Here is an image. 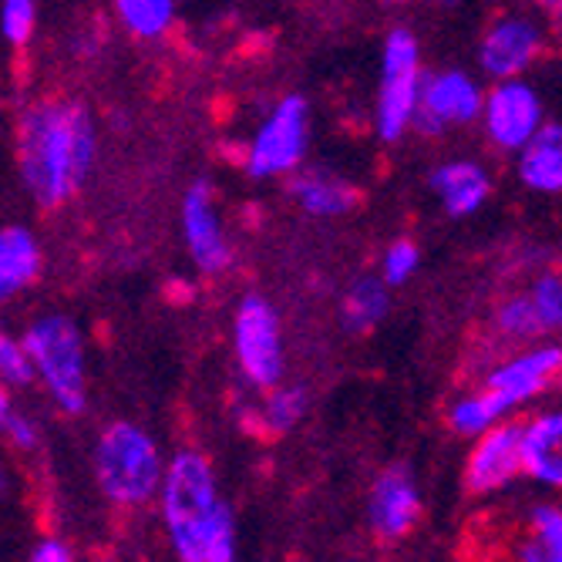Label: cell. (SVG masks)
Segmentation results:
<instances>
[{
  "label": "cell",
  "instance_id": "22",
  "mask_svg": "<svg viewBox=\"0 0 562 562\" xmlns=\"http://www.w3.org/2000/svg\"><path fill=\"white\" fill-rule=\"evenodd\" d=\"M122 27L142 41H159L176 24V0H115Z\"/></svg>",
  "mask_w": 562,
  "mask_h": 562
},
{
  "label": "cell",
  "instance_id": "35",
  "mask_svg": "<svg viewBox=\"0 0 562 562\" xmlns=\"http://www.w3.org/2000/svg\"><path fill=\"white\" fill-rule=\"evenodd\" d=\"M435 4H454V0H435Z\"/></svg>",
  "mask_w": 562,
  "mask_h": 562
},
{
  "label": "cell",
  "instance_id": "4",
  "mask_svg": "<svg viewBox=\"0 0 562 562\" xmlns=\"http://www.w3.org/2000/svg\"><path fill=\"white\" fill-rule=\"evenodd\" d=\"M422 44L407 27H391L381 47V75L374 98V132L381 142H397L415 128L425 88Z\"/></svg>",
  "mask_w": 562,
  "mask_h": 562
},
{
  "label": "cell",
  "instance_id": "12",
  "mask_svg": "<svg viewBox=\"0 0 562 562\" xmlns=\"http://www.w3.org/2000/svg\"><path fill=\"white\" fill-rule=\"evenodd\" d=\"M182 239L192 263L206 273L220 277L233 267V246L223 229V216L216 210V192L210 182H192L182 195Z\"/></svg>",
  "mask_w": 562,
  "mask_h": 562
},
{
  "label": "cell",
  "instance_id": "2",
  "mask_svg": "<svg viewBox=\"0 0 562 562\" xmlns=\"http://www.w3.org/2000/svg\"><path fill=\"white\" fill-rule=\"evenodd\" d=\"M94 151L98 138L91 115L75 101H37L21 115V179L47 210L78 195L91 176Z\"/></svg>",
  "mask_w": 562,
  "mask_h": 562
},
{
  "label": "cell",
  "instance_id": "17",
  "mask_svg": "<svg viewBox=\"0 0 562 562\" xmlns=\"http://www.w3.org/2000/svg\"><path fill=\"white\" fill-rule=\"evenodd\" d=\"M290 199L314 220H340L353 213L357 189L330 169H296L290 176Z\"/></svg>",
  "mask_w": 562,
  "mask_h": 562
},
{
  "label": "cell",
  "instance_id": "26",
  "mask_svg": "<svg viewBox=\"0 0 562 562\" xmlns=\"http://www.w3.org/2000/svg\"><path fill=\"white\" fill-rule=\"evenodd\" d=\"M546 334L562 330V273H539L526 290Z\"/></svg>",
  "mask_w": 562,
  "mask_h": 562
},
{
  "label": "cell",
  "instance_id": "27",
  "mask_svg": "<svg viewBox=\"0 0 562 562\" xmlns=\"http://www.w3.org/2000/svg\"><path fill=\"white\" fill-rule=\"evenodd\" d=\"M422 267V249L412 239H394L381 257V280L387 286H404Z\"/></svg>",
  "mask_w": 562,
  "mask_h": 562
},
{
  "label": "cell",
  "instance_id": "3",
  "mask_svg": "<svg viewBox=\"0 0 562 562\" xmlns=\"http://www.w3.org/2000/svg\"><path fill=\"white\" fill-rule=\"evenodd\" d=\"M169 458L159 441L132 422H115L94 445V479L119 508H142L159 498Z\"/></svg>",
  "mask_w": 562,
  "mask_h": 562
},
{
  "label": "cell",
  "instance_id": "23",
  "mask_svg": "<svg viewBox=\"0 0 562 562\" xmlns=\"http://www.w3.org/2000/svg\"><path fill=\"white\" fill-rule=\"evenodd\" d=\"M498 422H505V418H502V412L495 407V401L488 397L485 387L454 397L448 407V425L454 435H462V438H479L482 431H488Z\"/></svg>",
  "mask_w": 562,
  "mask_h": 562
},
{
  "label": "cell",
  "instance_id": "16",
  "mask_svg": "<svg viewBox=\"0 0 562 562\" xmlns=\"http://www.w3.org/2000/svg\"><path fill=\"white\" fill-rule=\"evenodd\" d=\"M431 192L438 195L441 210L454 220L475 216L488 195H492V176L475 159H448L431 172Z\"/></svg>",
  "mask_w": 562,
  "mask_h": 562
},
{
  "label": "cell",
  "instance_id": "34",
  "mask_svg": "<svg viewBox=\"0 0 562 562\" xmlns=\"http://www.w3.org/2000/svg\"><path fill=\"white\" fill-rule=\"evenodd\" d=\"M536 4H542V8H549V11H552V0H536Z\"/></svg>",
  "mask_w": 562,
  "mask_h": 562
},
{
  "label": "cell",
  "instance_id": "31",
  "mask_svg": "<svg viewBox=\"0 0 562 562\" xmlns=\"http://www.w3.org/2000/svg\"><path fill=\"white\" fill-rule=\"evenodd\" d=\"M31 559L34 562H71L75 555H71V549L61 539H44V542H37Z\"/></svg>",
  "mask_w": 562,
  "mask_h": 562
},
{
  "label": "cell",
  "instance_id": "15",
  "mask_svg": "<svg viewBox=\"0 0 562 562\" xmlns=\"http://www.w3.org/2000/svg\"><path fill=\"white\" fill-rule=\"evenodd\" d=\"M522 458L529 482L562 492V401L536 407L522 422Z\"/></svg>",
  "mask_w": 562,
  "mask_h": 562
},
{
  "label": "cell",
  "instance_id": "1",
  "mask_svg": "<svg viewBox=\"0 0 562 562\" xmlns=\"http://www.w3.org/2000/svg\"><path fill=\"white\" fill-rule=\"evenodd\" d=\"M159 513L172 552L182 562H233L236 549V516L220 495V479L213 462L195 448H182L169 458Z\"/></svg>",
  "mask_w": 562,
  "mask_h": 562
},
{
  "label": "cell",
  "instance_id": "19",
  "mask_svg": "<svg viewBox=\"0 0 562 562\" xmlns=\"http://www.w3.org/2000/svg\"><path fill=\"white\" fill-rule=\"evenodd\" d=\"M513 555L522 562H562V502H536L526 508Z\"/></svg>",
  "mask_w": 562,
  "mask_h": 562
},
{
  "label": "cell",
  "instance_id": "10",
  "mask_svg": "<svg viewBox=\"0 0 562 562\" xmlns=\"http://www.w3.org/2000/svg\"><path fill=\"white\" fill-rule=\"evenodd\" d=\"M485 105V88L475 75L462 68H445V71H428L415 128L422 135H445L451 128H465L482 119Z\"/></svg>",
  "mask_w": 562,
  "mask_h": 562
},
{
  "label": "cell",
  "instance_id": "33",
  "mask_svg": "<svg viewBox=\"0 0 562 562\" xmlns=\"http://www.w3.org/2000/svg\"><path fill=\"white\" fill-rule=\"evenodd\" d=\"M552 11H555V14L562 18V0H552Z\"/></svg>",
  "mask_w": 562,
  "mask_h": 562
},
{
  "label": "cell",
  "instance_id": "8",
  "mask_svg": "<svg viewBox=\"0 0 562 562\" xmlns=\"http://www.w3.org/2000/svg\"><path fill=\"white\" fill-rule=\"evenodd\" d=\"M562 381V344H529L485 374L482 387L495 401L502 418H513L532 401L546 397Z\"/></svg>",
  "mask_w": 562,
  "mask_h": 562
},
{
  "label": "cell",
  "instance_id": "5",
  "mask_svg": "<svg viewBox=\"0 0 562 562\" xmlns=\"http://www.w3.org/2000/svg\"><path fill=\"white\" fill-rule=\"evenodd\" d=\"M24 347L31 353L34 374L55 397L65 415H81L88 404V364L85 340L75 321L68 317H41L24 334Z\"/></svg>",
  "mask_w": 562,
  "mask_h": 562
},
{
  "label": "cell",
  "instance_id": "32",
  "mask_svg": "<svg viewBox=\"0 0 562 562\" xmlns=\"http://www.w3.org/2000/svg\"><path fill=\"white\" fill-rule=\"evenodd\" d=\"M11 492V475H8V469L0 465V498H4Z\"/></svg>",
  "mask_w": 562,
  "mask_h": 562
},
{
  "label": "cell",
  "instance_id": "30",
  "mask_svg": "<svg viewBox=\"0 0 562 562\" xmlns=\"http://www.w3.org/2000/svg\"><path fill=\"white\" fill-rule=\"evenodd\" d=\"M0 435L11 438L18 448H34L37 445V428L14 412V404H11V394H8V384L0 381Z\"/></svg>",
  "mask_w": 562,
  "mask_h": 562
},
{
  "label": "cell",
  "instance_id": "14",
  "mask_svg": "<svg viewBox=\"0 0 562 562\" xmlns=\"http://www.w3.org/2000/svg\"><path fill=\"white\" fill-rule=\"evenodd\" d=\"M422 522V488L412 472L394 465L381 472L368 492V526L378 539L397 542Z\"/></svg>",
  "mask_w": 562,
  "mask_h": 562
},
{
  "label": "cell",
  "instance_id": "11",
  "mask_svg": "<svg viewBox=\"0 0 562 562\" xmlns=\"http://www.w3.org/2000/svg\"><path fill=\"white\" fill-rule=\"evenodd\" d=\"M522 475V422L505 418L472 438V451L465 458V488L472 495H498Z\"/></svg>",
  "mask_w": 562,
  "mask_h": 562
},
{
  "label": "cell",
  "instance_id": "6",
  "mask_svg": "<svg viewBox=\"0 0 562 562\" xmlns=\"http://www.w3.org/2000/svg\"><path fill=\"white\" fill-rule=\"evenodd\" d=\"M311 148V105L303 94H283L263 115L243 151V169L249 179H280L303 169Z\"/></svg>",
  "mask_w": 562,
  "mask_h": 562
},
{
  "label": "cell",
  "instance_id": "25",
  "mask_svg": "<svg viewBox=\"0 0 562 562\" xmlns=\"http://www.w3.org/2000/svg\"><path fill=\"white\" fill-rule=\"evenodd\" d=\"M495 330L505 337V340H516V344H536L546 330L539 324V314L529 300V293H516L498 303L495 311Z\"/></svg>",
  "mask_w": 562,
  "mask_h": 562
},
{
  "label": "cell",
  "instance_id": "28",
  "mask_svg": "<svg viewBox=\"0 0 562 562\" xmlns=\"http://www.w3.org/2000/svg\"><path fill=\"white\" fill-rule=\"evenodd\" d=\"M34 378L37 374H34V364H31V353H27L24 340L0 334V381H4L8 387H24Z\"/></svg>",
  "mask_w": 562,
  "mask_h": 562
},
{
  "label": "cell",
  "instance_id": "21",
  "mask_svg": "<svg viewBox=\"0 0 562 562\" xmlns=\"http://www.w3.org/2000/svg\"><path fill=\"white\" fill-rule=\"evenodd\" d=\"M387 283L381 277H361L353 280L340 300V321L350 334H368L374 330L384 317H387V306H391V296H387Z\"/></svg>",
  "mask_w": 562,
  "mask_h": 562
},
{
  "label": "cell",
  "instance_id": "7",
  "mask_svg": "<svg viewBox=\"0 0 562 562\" xmlns=\"http://www.w3.org/2000/svg\"><path fill=\"white\" fill-rule=\"evenodd\" d=\"M233 353L239 374L257 391H270L283 381V324L267 296L249 293L239 300L233 314Z\"/></svg>",
  "mask_w": 562,
  "mask_h": 562
},
{
  "label": "cell",
  "instance_id": "18",
  "mask_svg": "<svg viewBox=\"0 0 562 562\" xmlns=\"http://www.w3.org/2000/svg\"><path fill=\"white\" fill-rule=\"evenodd\" d=\"M516 176L529 192H562V122H546L536 138H529L516 151Z\"/></svg>",
  "mask_w": 562,
  "mask_h": 562
},
{
  "label": "cell",
  "instance_id": "29",
  "mask_svg": "<svg viewBox=\"0 0 562 562\" xmlns=\"http://www.w3.org/2000/svg\"><path fill=\"white\" fill-rule=\"evenodd\" d=\"M34 31V0H4L0 8V34L8 44L21 47L31 41Z\"/></svg>",
  "mask_w": 562,
  "mask_h": 562
},
{
  "label": "cell",
  "instance_id": "20",
  "mask_svg": "<svg viewBox=\"0 0 562 562\" xmlns=\"http://www.w3.org/2000/svg\"><path fill=\"white\" fill-rule=\"evenodd\" d=\"M41 273V246L37 239L21 229H0V303H8L21 290H27Z\"/></svg>",
  "mask_w": 562,
  "mask_h": 562
},
{
  "label": "cell",
  "instance_id": "24",
  "mask_svg": "<svg viewBox=\"0 0 562 562\" xmlns=\"http://www.w3.org/2000/svg\"><path fill=\"white\" fill-rule=\"evenodd\" d=\"M263 407H260V425L270 435H286L306 418V391L296 384H277L263 391Z\"/></svg>",
  "mask_w": 562,
  "mask_h": 562
},
{
  "label": "cell",
  "instance_id": "9",
  "mask_svg": "<svg viewBox=\"0 0 562 562\" xmlns=\"http://www.w3.org/2000/svg\"><path fill=\"white\" fill-rule=\"evenodd\" d=\"M482 132L498 151H516L536 138V132L546 125V105L542 94L532 81L522 78H502L485 88V105H482Z\"/></svg>",
  "mask_w": 562,
  "mask_h": 562
},
{
  "label": "cell",
  "instance_id": "13",
  "mask_svg": "<svg viewBox=\"0 0 562 562\" xmlns=\"http://www.w3.org/2000/svg\"><path fill=\"white\" fill-rule=\"evenodd\" d=\"M546 34L529 14H502L479 41V68L485 78H522L542 55Z\"/></svg>",
  "mask_w": 562,
  "mask_h": 562
}]
</instances>
